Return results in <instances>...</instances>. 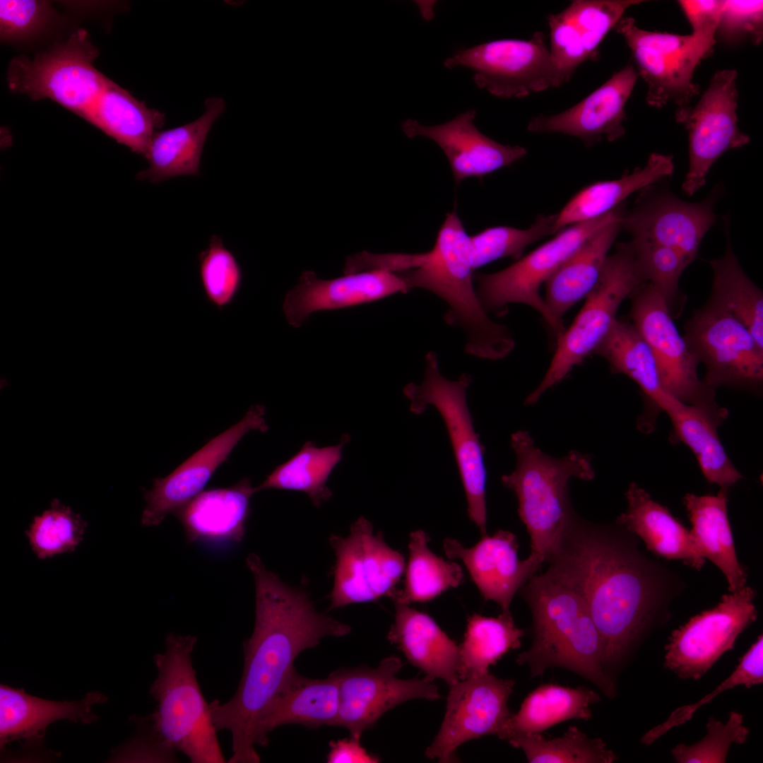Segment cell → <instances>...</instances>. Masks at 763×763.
Wrapping results in <instances>:
<instances>
[{"instance_id":"obj_49","label":"cell","mask_w":763,"mask_h":763,"mask_svg":"<svg viewBox=\"0 0 763 763\" xmlns=\"http://www.w3.org/2000/svg\"><path fill=\"white\" fill-rule=\"evenodd\" d=\"M631 242L646 281L663 297L673 317L675 305H682L678 283L689 262L673 248L646 241Z\"/></svg>"},{"instance_id":"obj_36","label":"cell","mask_w":763,"mask_h":763,"mask_svg":"<svg viewBox=\"0 0 763 763\" xmlns=\"http://www.w3.org/2000/svg\"><path fill=\"white\" fill-rule=\"evenodd\" d=\"M131 151L146 157L165 116L110 80L83 117Z\"/></svg>"},{"instance_id":"obj_13","label":"cell","mask_w":763,"mask_h":763,"mask_svg":"<svg viewBox=\"0 0 763 763\" xmlns=\"http://www.w3.org/2000/svg\"><path fill=\"white\" fill-rule=\"evenodd\" d=\"M755 596L745 586L673 630L665 646V667L681 679H700L757 620Z\"/></svg>"},{"instance_id":"obj_43","label":"cell","mask_w":763,"mask_h":763,"mask_svg":"<svg viewBox=\"0 0 763 763\" xmlns=\"http://www.w3.org/2000/svg\"><path fill=\"white\" fill-rule=\"evenodd\" d=\"M429 540L422 530L410 533L404 586L391 595L395 603L409 605L429 601L462 582L463 574L460 565L434 554L428 548Z\"/></svg>"},{"instance_id":"obj_14","label":"cell","mask_w":763,"mask_h":763,"mask_svg":"<svg viewBox=\"0 0 763 763\" xmlns=\"http://www.w3.org/2000/svg\"><path fill=\"white\" fill-rule=\"evenodd\" d=\"M737 76L734 69L716 71L694 107H680L675 112L676 121L689 136V170L682 186L688 196L705 184L711 166L726 151L750 141L738 126Z\"/></svg>"},{"instance_id":"obj_32","label":"cell","mask_w":763,"mask_h":763,"mask_svg":"<svg viewBox=\"0 0 763 763\" xmlns=\"http://www.w3.org/2000/svg\"><path fill=\"white\" fill-rule=\"evenodd\" d=\"M395 610L389 641L432 680L442 679L449 686L457 682L460 646L428 615L397 603Z\"/></svg>"},{"instance_id":"obj_44","label":"cell","mask_w":763,"mask_h":763,"mask_svg":"<svg viewBox=\"0 0 763 763\" xmlns=\"http://www.w3.org/2000/svg\"><path fill=\"white\" fill-rule=\"evenodd\" d=\"M508 741L521 749L531 763H612L617 759L601 738H590L576 726H570L561 737L546 739L532 734Z\"/></svg>"},{"instance_id":"obj_17","label":"cell","mask_w":763,"mask_h":763,"mask_svg":"<svg viewBox=\"0 0 763 763\" xmlns=\"http://www.w3.org/2000/svg\"><path fill=\"white\" fill-rule=\"evenodd\" d=\"M615 28L631 50L638 76L647 85L649 105L658 108L673 102L684 107L699 93L692 78L704 57L692 35L645 30L631 17H622Z\"/></svg>"},{"instance_id":"obj_51","label":"cell","mask_w":763,"mask_h":763,"mask_svg":"<svg viewBox=\"0 0 763 763\" xmlns=\"http://www.w3.org/2000/svg\"><path fill=\"white\" fill-rule=\"evenodd\" d=\"M51 12L49 4L45 1L1 0V41H16L32 36L45 25Z\"/></svg>"},{"instance_id":"obj_4","label":"cell","mask_w":763,"mask_h":763,"mask_svg":"<svg viewBox=\"0 0 763 763\" xmlns=\"http://www.w3.org/2000/svg\"><path fill=\"white\" fill-rule=\"evenodd\" d=\"M533 619V641L516 659L531 675L550 668L581 675L613 698L615 686L602 664L601 640L584 601L545 574L534 575L520 589Z\"/></svg>"},{"instance_id":"obj_23","label":"cell","mask_w":763,"mask_h":763,"mask_svg":"<svg viewBox=\"0 0 763 763\" xmlns=\"http://www.w3.org/2000/svg\"><path fill=\"white\" fill-rule=\"evenodd\" d=\"M628 64L576 105L560 113L533 117L527 129L537 134L559 133L579 138L590 147L614 141L625 134V105L638 78Z\"/></svg>"},{"instance_id":"obj_54","label":"cell","mask_w":763,"mask_h":763,"mask_svg":"<svg viewBox=\"0 0 763 763\" xmlns=\"http://www.w3.org/2000/svg\"><path fill=\"white\" fill-rule=\"evenodd\" d=\"M135 735L115 751L112 759L128 762H177V751L162 742L146 720L137 721Z\"/></svg>"},{"instance_id":"obj_16","label":"cell","mask_w":763,"mask_h":763,"mask_svg":"<svg viewBox=\"0 0 763 763\" xmlns=\"http://www.w3.org/2000/svg\"><path fill=\"white\" fill-rule=\"evenodd\" d=\"M329 543L336 554L331 608L391 596L403 574L405 560L381 533L374 532L370 521L360 516L347 537L332 535Z\"/></svg>"},{"instance_id":"obj_18","label":"cell","mask_w":763,"mask_h":763,"mask_svg":"<svg viewBox=\"0 0 763 763\" xmlns=\"http://www.w3.org/2000/svg\"><path fill=\"white\" fill-rule=\"evenodd\" d=\"M514 684L513 680L487 673L450 686L444 720L425 756L451 762L458 747L466 741L487 735L504 740L511 715L507 703Z\"/></svg>"},{"instance_id":"obj_25","label":"cell","mask_w":763,"mask_h":763,"mask_svg":"<svg viewBox=\"0 0 763 763\" xmlns=\"http://www.w3.org/2000/svg\"><path fill=\"white\" fill-rule=\"evenodd\" d=\"M475 110L435 126H425L408 119L402 130L409 138L424 136L434 141L449 162L456 184L469 177L484 176L511 165L523 158L527 150L520 146L504 145L481 133L474 124Z\"/></svg>"},{"instance_id":"obj_12","label":"cell","mask_w":763,"mask_h":763,"mask_svg":"<svg viewBox=\"0 0 763 763\" xmlns=\"http://www.w3.org/2000/svg\"><path fill=\"white\" fill-rule=\"evenodd\" d=\"M684 338L699 363L706 368L704 383L759 387L763 381V349L738 319L709 302L693 313L685 326Z\"/></svg>"},{"instance_id":"obj_2","label":"cell","mask_w":763,"mask_h":763,"mask_svg":"<svg viewBox=\"0 0 763 763\" xmlns=\"http://www.w3.org/2000/svg\"><path fill=\"white\" fill-rule=\"evenodd\" d=\"M255 584V623L243 643L244 668L234 696L210 705L217 731L227 730L230 763H258L260 723L295 670L294 661L321 639L348 634L351 627L318 612L304 589L292 588L268 570L254 553L246 559Z\"/></svg>"},{"instance_id":"obj_21","label":"cell","mask_w":763,"mask_h":763,"mask_svg":"<svg viewBox=\"0 0 763 763\" xmlns=\"http://www.w3.org/2000/svg\"><path fill=\"white\" fill-rule=\"evenodd\" d=\"M716 195L699 203H688L670 192L643 193L632 211L625 213L622 229L632 240L673 248L690 264L701 242L715 222Z\"/></svg>"},{"instance_id":"obj_22","label":"cell","mask_w":763,"mask_h":763,"mask_svg":"<svg viewBox=\"0 0 763 763\" xmlns=\"http://www.w3.org/2000/svg\"><path fill=\"white\" fill-rule=\"evenodd\" d=\"M107 699L102 693L91 692L80 700L56 702L1 685V752L17 742L23 749L18 760L43 759L46 755L42 752V740L49 725L60 720L91 724L98 719L93 706Z\"/></svg>"},{"instance_id":"obj_30","label":"cell","mask_w":763,"mask_h":763,"mask_svg":"<svg viewBox=\"0 0 763 763\" xmlns=\"http://www.w3.org/2000/svg\"><path fill=\"white\" fill-rule=\"evenodd\" d=\"M660 409L668 414L676 436L694 452L709 483L728 487L743 478L717 433L718 426L727 418L726 408L690 405L670 395Z\"/></svg>"},{"instance_id":"obj_26","label":"cell","mask_w":763,"mask_h":763,"mask_svg":"<svg viewBox=\"0 0 763 763\" xmlns=\"http://www.w3.org/2000/svg\"><path fill=\"white\" fill-rule=\"evenodd\" d=\"M409 291L401 275L395 272L365 271L324 280L305 271L287 293L283 312L288 322L299 327L314 312L362 304Z\"/></svg>"},{"instance_id":"obj_53","label":"cell","mask_w":763,"mask_h":763,"mask_svg":"<svg viewBox=\"0 0 763 763\" xmlns=\"http://www.w3.org/2000/svg\"><path fill=\"white\" fill-rule=\"evenodd\" d=\"M678 4L691 25V35L704 59L713 52L715 35L724 1L682 0Z\"/></svg>"},{"instance_id":"obj_29","label":"cell","mask_w":763,"mask_h":763,"mask_svg":"<svg viewBox=\"0 0 763 763\" xmlns=\"http://www.w3.org/2000/svg\"><path fill=\"white\" fill-rule=\"evenodd\" d=\"M254 493L248 478L230 487L201 492L174 514L184 528L187 543L240 542Z\"/></svg>"},{"instance_id":"obj_55","label":"cell","mask_w":763,"mask_h":763,"mask_svg":"<svg viewBox=\"0 0 763 763\" xmlns=\"http://www.w3.org/2000/svg\"><path fill=\"white\" fill-rule=\"evenodd\" d=\"M329 763H375L379 758L369 753L360 744V739L350 736L329 743Z\"/></svg>"},{"instance_id":"obj_28","label":"cell","mask_w":763,"mask_h":763,"mask_svg":"<svg viewBox=\"0 0 763 763\" xmlns=\"http://www.w3.org/2000/svg\"><path fill=\"white\" fill-rule=\"evenodd\" d=\"M627 507L615 524L644 543L648 550L667 560H678L700 569L706 562L691 531L669 510L654 501L637 483L625 492Z\"/></svg>"},{"instance_id":"obj_8","label":"cell","mask_w":763,"mask_h":763,"mask_svg":"<svg viewBox=\"0 0 763 763\" xmlns=\"http://www.w3.org/2000/svg\"><path fill=\"white\" fill-rule=\"evenodd\" d=\"M471 381L466 373L457 380L444 377L440 372L437 353L429 351L425 356L422 381L420 384H408L403 394L413 414H422L429 407H433L442 418L466 493L468 516L485 536L487 472L484 447L475 430L466 399Z\"/></svg>"},{"instance_id":"obj_50","label":"cell","mask_w":763,"mask_h":763,"mask_svg":"<svg viewBox=\"0 0 763 763\" xmlns=\"http://www.w3.org/2000/svg\"><path fill=\"white\" fill-rule=\"evenodd\" d=\"M743 722V715L734 711L726 723L711 716L706 736L692 745H677L671 750L672 756L679 763H724L731 745L743 744L747 738L750 731Z\"/></svg>"},{"instance_id":"obj_19","label":"cell","mask_w":763,"mask_h":763,"mask_svg":"<svg viewBox=\"0 0 763 763\" xmlns=\"http://www.w3.org/2000/svg\"><path fill=\"white\" fill-rule=\"evenodd\" d=\"M403 666L396 656L384 658L375 668L359 667L333 671L339 687V712L336 726L346 728L360 738L387 711L408 700L440 697L433 680H401L396 677Z\"/></svg>"},{"instance_id":"obj_34","label":"cell","mask_w":763,"mask_h":763,"mask_svg":"<svg viewBox=\"0 0 763 763\" xmlns=\"http://www.w3.org/2000/svg\"><path fill=\"white\" fill-rule=\"evenodd\" d=\"M225 108L223 98H208L205 101V112L197 119L183 126L156 131L145 157L149 166L138 172L136 178L158 183L176 176L199 175L205 141L213 122Z\"/></svg>"},{"instance_id":"obj_47","label":"cell","mask_w":763,"mask_h":763,"mask_svg":"<svg viewBox=\"0 0 763 763\" xmlns=\"http://www.w3.org/2000/svg\"><path fill=\"white\" fill-rule=\"evenodd\" d=\"M763 682V637L760 635L739 660L733 673L714 690L705 695L698 702L684 705L674 710L662 723L651 728L641 738V743L650 745L657 739L673 728L678 727L690 721L701 706L711 702L714 697L726 690L738 685L750 688Z\"/></svg>"},{"instance_id":"obj_24","label":"cell","mask_w":763,"mask_h":763,"mask_svg":"<svg viewBox=\"0 0 763 763\" xmlns=\"http://www.w3.org/2000/svg\"><path fill=\"white\" fill-rule=\"evenodd\" d=\"M443 548L448 557L463 562L484 598L497 603L502 612H509L516 593L544 562L533 553L520 560L516 536L504 530L491 536H483L471 548L463 546L457 540L446 538Z\"/></svg>"},{"instance_id":"obj_6","label":"cell","mask_w":763,"mask_h":763,"mask_svg":"<svg viewBox=\"0 0 763 763\" xmlns=\"http://www.w3.org/2000/svg\"><path fill=\"white\" fill-rule=\"evenodd\" d=\"M193 635L169 633L165 650L154 656L158 676L150 694L158 706L146 720L165 744L187 756L192 763H223L210 705L200 688L191 655Z\"/></svg>"},{"instance_id":"obj_7","label":"cell","mask_w":763,"mask_h":763,"mask_svg":"<svg viewBox=\"0 0 763 763\" xmlns=\"http://www.w3.org/2000/svg\"><path fill=\"white\" fill-rule=\"evenodd\" d=\"M646 282L631 241L618 244L614 253L608 256L596 285L575 319L556 341L548 369L527 396L526 405L537 403L575 366L593 354L617 319L622 302Z\"/></svg>"},{"instance_id":"obj_31","label":"cell","mask_w":763,"mask_h":763,"mask_svg":"<svg viewBox=\"0 0 763 763\" xmlns=\"http://www.w3.org/2000/svg\"><path fill=\"white\" fill-rule=\"evenodd\" d=\"M591 235L546 280V305L552 317L564 315L596 285L608 252L622 229L624 208Z\"/></svg>"},{"instance_id":"obj_10","label":"cell","mask_w":763,"mask_h":763,"mask_svg":"<svg viewBox=\"0 0 763 763\" xmlns=\"http://www.w3.org/2000/svg\"><path fill=\"white\" fill-rule=\"evenodd\" d=\"M98 54L88 32L77 30L66 42L32 59L14 58L8 66V86L33 100H52L83 117L110 81L94 66Z\"/></svg>"},{"instance_id":"obj_37","label":"cell","mask_w":763,"mask_h":763,"mask_svg":"<svg viewBox=\"0 0 763 763\" xmlns=\"http://www.w3.org/2000/svg\"><path fill=\"white\" fill-rule=\"evenodd\" d=\"M673 169L671 155L653 153L644 167L626 173L619 179L598 182L585 187L557 213V233L568 226L610 212L633 193L670 176Z\"/></svg>"},{"instance_id":"obj_40","label":"cell","mask_w":763,"mask_h":763,"mask_svg":"<svg viewBox=\"0 0 763 763\" xmlns=\"http://www.w3.org/2000/svg\"><path fill=\"white\" fill-rule=\"evenodd\" d=\"M350 441L344 434L339 444L318 447L307 442L294 456L276 466L257 487L255 492L267 489L295 490L306 493L312 504L319 507L329 499L332 492L327 480L333 468L341 461L342 449Z\"/></svg>"},{"instance_id":"obj_5","label":"cell","mask_w":763,"mask_h":763,"mask_svg":"<svg viewBox=\"0 0 763 763\" xmlns=\"http://www.w3.org/2000/svg\"><path fill=\"white\" fill-rule=\"evenodd\" d=\"M516 466L502 476V483L518 499V512L531 539V552L549 561L576 514L569 495L573 478L591 480L595 476L589 455L572 451L560 458L537 447L529 432L511 436Z\"/></svg>"},{"instance_id":"obj_15","label":"cell","mask_w":763,"mask_h":763,"mask_svg":"<svg viewBox=\"0 0 763 763\" xmlns=\"http://www.w3.org/2000/svg\"><path fill=\"white\" fill-rule=\"evenodd\" d=\"M629 298L631 322L649 346L664 389L690 405L718 406L715 390L699 377V363L680 334L663 297L646 282Z\"/></svg>"},{"instance_id":"obj_39","label":"cell","mask_w":763,"mask_h":763,"mask_svg":"<svg viewBox=\"0 0 763 763\" xmlns=\"http://www.w3.org/2000/svg\"><path fill=\"white\" fill-rule=\"evenodd\" d=\"M593 355L605 359L614 372L635 382L659 408L671 395L662 384L649 346L632 322L617 319Z\"/></svg>"},{"instance_id":"obj_48","label":"cell","mask_w":763,"mask_h":763,"mask_svg":"<svg viewBox=\"0 0 763 763\" xmlns=\"http://www.w3.org/2000/svg\"><path fill=\"white\" fill-rule=\"evenodd\" d=\"M201 282L206 298L222 310L236 297L242 283V271L222 239L214 235L199 255Z\"/></svg>"},{"instance_id":"obj_11","label":"cell","mask_w":763,"mask_h":763,"mask_svg":"<svg viewBox=\"0 0 763 763\" xmlns=\"http://www.w3.org/2000/svg\"><path fill=\"white\" fill-rule=\"evenodd\" d=\"M444 65L470 69L478 88L502 98H522L563 84L541 32L528 40H497L459 49Z\"/></svg>"},{"instance_id":"obj_52","label":"cell","mask_w":763,"mask_h":763,"mask_svg":"<svg viewBox=\"0 0 763 763\" xmlns=\"http://www.w3.org/2000/svg\"><path fill=\"white\" fill-rule=\"evenodd\" d=\"M762 1H724L716 32L727 42L750 39L755 45L762 39Z\"/></svg>"},{"instance_id":"obj_3","label":"cell","mask_w":763,"mask_h":763,"mask_svg":"<svg viewBox=\"0 0 763 763\" xmlns=\"http://www.w3.org/2000/svg\"><path fill=\"white\" fill-rule=\"evenodd\" d=\"M471 236L455 211L446 214L432 249L417 253L413 268L400 272L410 290H427L448 305L446 322L466 336L465 351L490 360L507 356L515 346L508 327L492 321L482 307L473 285Z\"/></svg>"},{"instance_id":"obj_46","label":"cell","mask_w":763,"mask_h":763,"mask_svg":"<svg viewBox=\"0 0 763 763\" xmlns=\"http://www.w3.org/2000/svg\"><path fill=\"white\" fill-rule=\"evenodd\" d=\"M556 219L557 214L540 215L527 229L496 226L471 236L475 269L502 258L518 260L528 246L557 233Z\"/></svg>"},{"instance_id":"obj_27","label":"cell","mask_w":763,"mask_h":763,"mask_svg":"<svg viewBox=\"0 0 763 763\" xmlns=\"http://www.w3.org/2000/svg\"><path fill=\"white\" fill-rule=\"evenodd\" d=\"M637 0H576L548 17L552 58L562 83L585 61L593 57L608 32Z\"/></svg>"},{"instance_id":"obj_42","label":"cell","mask_w":763,"mask_h":763,"mask_svg":"<svg viewBox=\"0 0 763 763\" xmlns=\"http://www.w3.org/2000/svg\"><path fill=\"white\" fill-rule=\"evenodd\" d=\"M524 631L519 628L509 612L497 617L474 614L468 620L460 646L459 680L486 674L505 653L521 646Z\"/></svg>"},{"instance_id":"obj_20","label":"cell","mask_w":763,"mask_h":763,"mask_svg":"<svg viewBox=\"0 0 763 763\" xmlns=\"http://www.w3.org/2000/svg\"><path fill=\"white\" fill-rule=\"evenodd\" d=\"M265 415L264 406H251L238 422L211 439L172 473L155 478L152 488L144 495L142 525H160L167 515H174L202 492L244 436L252 430H268Z\"/></svg>"},{"instance_id":"obj_9","label":"cell","mask_w":763,"mask_h":763,"mask_svg":"<svg viewBox=\"0 0 763 763\" xmlns=\"http://www.w3.org/2000/svg\"><path fill=\"white\" fill-rule=\"evenodd\" d=\"M622 206L598 218L567 227L507 268L492 273L475 274V291L485 311L503 315L510 304L529 306L543 318L557 341L566 327L550 314L540 295V287L591 235L610 220Z\"/></svg>"},{"instance_id":"obj_45","label":"cell","mask_w":763,"mask_h":763,"mask_svg":"<svg viewBox=\"0 0 763 763\" xmlns=\"http://www.w3.org/2000/svg\"><path fill=\"white\" fill-rule=\"evenodd\" d=\"M86 527L80 514L55 499L49 509L33 519L25 534L36 556L45 560L76 550Z\"/></svg>"},{"instance_id":"obj_33","label":"cell","mask_w":763,"mask_h":763,"mask_svg":"<svg viewBox=\"0 0 763 763\" xmlns=\"http://www.w3.org/2000/svg\"><path fill=\"white\" fill-rule=\"evenodd\" d=\"M338 712L339 687L333 672L324 679H312L295 670L260 723L258 745L266 746L268 734L283 725L336 726Z\"/></svg>"},{"instance_id":"obj_35","label":"cell","mask_w":763,"mask_h":763,"mask_svg":"<svg viewBox=\"0 0 763 763\" xmlns=\"http://www.w3.org/2000/svg\"><path fill=\"white\" fill-rule=\"evenodd\" d=\"M728 487L716 495L687 493L684 504L692 524L691 533L704 557L724 574L730 592L745 587L747 573L740 564L728 516Z\"/></svg>"},{"instance_id":"obj_38","label":"cell","mask_w":763,"mask_h":763,"mask_svg":"<svg viewBox=\"0 0 763 763\" xmlns=\"http://www.w3.org/2000/svg\"><path fill=\"white\" fill-rule=\"evenodd\" d=\"M600 696L585 687H569L543 684L528 694L518 712L511 715L504 740L518 735L541 734L552 726L572 719L588 721L591 706Z\"/></svg>"},{"instance_id":"obj_1","label":"cell","mask_w":763,"mask_h":763,"mask_svg":"<svg viewBox=\"0 0 763 763\" xmlns=\"http://www.w3.org/2000/svg\"><path fill=\"white\" fill-rule=\"evenodd\" d=\"M636 538L617 524L576 514L545 573L585 603L608 673L649 629L672 591L668 572L640 552Z\"/></svg>"},{"instance_id":"obj_41","label":"cell","mask_w":763,"mask_h":763,"mask_svg":"<svg viewBox=\"0 0 763 763\" xmlns=\"http://www.w3.org/2000/svg\"><path fill=\"white\" fill-rule=\"evenodd\" d=\"M725 224L726 252L721 258L709 261L714 273L709 301L743 323L763 349V293L742 269L731 246L728 223Z\"/></svg>"}]
</instances>
